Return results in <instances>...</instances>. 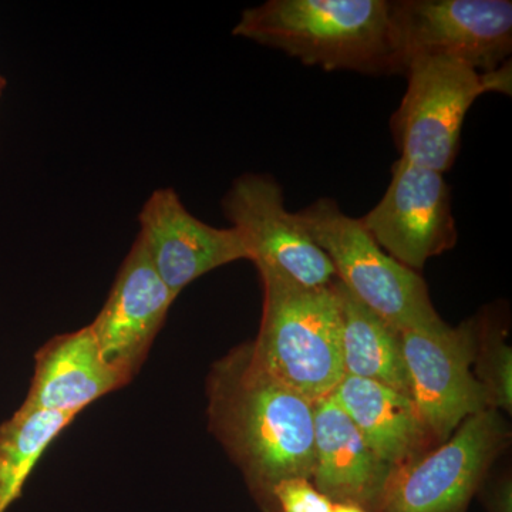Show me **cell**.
<instances>
[{
  "instance_id": "obj_2",
  "label": "cell",
  "mask_w": 512,
  "mask_h": 512,
  "mask_svg": "<svg viewBox=\"0 0 512 512\" xmlns=\"http://www.w3.org/2000/svg\"><path fill=\"white\" fill-rule=\"evenodd\" d=\"M232 35L326 72L397 74L387 0H268L245 9Z\"/></svg>"
},
{
  "instance_id": "obj_4",
  "label": "cell",
  "mask_w": 512,
  "mask_h": 512,
  "mask_svg": "<svg viewBox=\"0 0 512 512\" xmlns=\"http://www.w3.org/2000/svg\"><path fill=\"white\" fill-rule=\"evenodd\" d=\"M293 214L328 256L340 284L380 318L399 330L444 325L424 279L384 252L362 221L346 215L338 202L319 198Z\"/></svg>"
},
{
  "instance_id": "obj_3",
  "label": "cell",
  "mask_w": 512,
  "mask_h": 512,
  "mask_svg": "<svg viewBox=\"0 0 512 512\" xmlns=\"http://www.w3.org/2000/svg\"><path fill=\"white\" fill-rule=\"evenodd\" d=\"M261 326L252 355L265 372L311 402L330 396L345 377L342 308L335 281L306 288L261 274Z\"/></svg>"
},
{
  "instance_id": "obj_12",
  "label": "cell",
  "mask_w": 512,
  "mask_h": 512,
  "mask_svg": "<svg viewBox=\"0 0 512 512\" xmlns=\"http://www.w3.org/2000/svg\"><path fill=\"white\" fill-rule=\"evenodd\" d=\"M175 299L136 239L103 308L89 325L104 362L127 384L146 363Z\"/></svg>"
},
{
  "instance_id": "obj_13",
  "label": "cell",
  "mask_w": 512,
  "mask_h": 512,
  "mask_svg": "<svg viewBox=\"0 0 512 512\" xmlns=\"http://www.w3.org/2000/svg\"><path fill=\"white\" fill-rule=\"evenodd\" d=\"M97 346L90 326L47 340L35 355V373L20 412L72 413L126 387Z\"/></svg>"
},
{
  "instance_id": "obj_9",
  "label": "cell",
  "mask_w": 512,
  "mask_h": 512,
  "mask_svg": "<svg viewBox=\"0 0 512 512\" xmlns=\"http://www.w3.org/2000/svg\"><path fill=\"white\" fill-rule=\"evenodd\" d=\"M222 211L244 239L259 275L279 276L306 288L335 281L328 256L286 210L284 190L271 175L235 178L222 200Z\"/></svg>"
},
{
  "instance_id": "obj_8",
  "label": "cell",
  "mask_w": 512,
  "mask_h": 512,
  "mask_svg": "<svg viewBox=\"0 0 512 512\" xmlns=\"http://www.w3.org/2000/svg\"><path fill=\"white\" fill-rule=\"evenodd\" d=\"M409 394L424 429L433 441H444L468 417L487 410L473 375L477 320L457 328L400 330Z\"/></svg>"
},
{
  "instance_id": "obj_15",
  "label": "cell",
  "mask_w": 512,
  "mask_h": 512,
  "mask_svg": "<svg viewBox=\"0 0 512 512\" xmlns=\"http://www.w3.org/2000/svg\"><path fill=\"white\" fill-rule=\"evenodd\" d=\"M367 446L396 468L423 456L433 440L410 396L372 380L346 376L332 393Z\"/></svg>"
},
{
  "instance_id": "obj_18",
  "label": "cell",
  "mask_w": 512,
  "mask_h": 512,
  "mask_svg": "<svg viewBox=\"0 0 512 512\" xmlns=\"http://www.w3.org/2000/svg\"><path fill=\"white\" fill-rule=\"evenodd\" d=\"M473 375L485 397L487 409L511 414L512 350L505 333L493 323L477 322Z\"/></svg>"
},
{
  "instance_id": "obj_1",
  "label": "cell",
  "mask_w": 512,
  "mask_h": 512,
  "mask_svg": "<svg viewBox=\"0 0 512 512\" xmlns=\"http://www.w3.org/2000/svg\"><path fill=\"white\" fill-rule=\"evenodd\" d=\"M208 429L241 470L261 512L288 478L311 480L315 403L256 363L251 342L212 363L207 377Z\"/></svg>"
},
{
  "instance_id": "obj_22",
  "label": "cell",
  "mask_w": 512,
  "mask_h": 512,
  "mask_svg": "<svg viewBox=\"0 0 512 512\" xmlns=\"http://www.w3.org/2000/svg\"><path fill=\"white\" fill-rule=\"evenodd\" d=\"M6 87V79L5 77L0 74V97H2L3 90H5Z\"/></svg>"
},
{
  "instance_id": "obj_11",
  "label": "cell",
  "mask_w": 512,
  "mask_h": 512,
  "mask_svg": "<svg viewBox=\"0 0 512 512\" xmlns=\"http://www.w3.org/2000/svg\"><path fill=\"white\" fill-rule=\"evenodd\" d=\"M137 239L161 281L175 296L211 271L247 259V245L234 227L198 220L173 188H158L138 214Z\"/></svg>"
},
{
  "instance_id": "obj_17",
  "label": "cell",
  "mask_w": 512,
  "mask_h": 512,
  "mask_svg": "<svg viewBox=\"0 0 512 512\" xmlns=\"http://www.w3.org/2000/svg\"><path fill=\"white\" fill-rule=\"evenodd\" d=\"M76 419L72 413L16 410L0 426V512L22 497L40 458Z\"/></svg>"
},
{
  "instance_id": "obj_7",
  "label": "cell",
  "mask_w": 512,
  "mask_h": 512,
  "mask_svg": "<svg viewBox=\"0 0 512 512\" xmlns=\"http://www.w3.org/2000/svg\"><path fill=\"white\" fill-rule=\"evenodd\" d=\"M508 440L495 410L468 417L436 450L393 468L375 512H467Z\"/></svg>"
},
{
  "instance_id": "obj_14",
  "label": "cell",
  "mask_w": 512,
  "mask_h": 512,
  "mask_svg": "<svg viewBox=\"0 0 512 512\" xmlns=\"http://www.w3.org/2000/svg\"><path fill=\"white\" fill-rule=\"evenodd\" d=\"M393 467L380 460L335 397L315 402V461L311 481L332 503L375 512Z\"/></svg>"
},
{
  "instance_id": "obj_21",
  "label": "cell",
  "mask_w": 512,
  "mask_h": 512,
  "mask_svg": "<svg viewBox=\"0 0 512 512\" xmlns=\"http://www.w3.org/2000/svg\"><path fill=\"white\" fill-rule=\"evenodd\" d=\"M332 512H367L363 508L357 507L355 504H333Z\"/></svg>"
},
{
  "instance_id": "obj_19",
  "label": "cell",
  "mask_w": 512,
  "mask_h": 512,
  "mask_svg": "<svg viewBox=\"0 0 512 512\" xmlns=\"http://www.w3.org/2000/svg\"><path fill=\"white\" fill-rule=\"evenodd\" d=\"M333 504L309 478L295 477L275 485L269 512H332Z\"/></svg>"
},
{
  "instance_id": "obj_10",
  "label": "cell",
  "mask_w": 512,
  "mask_h": 512,
  "mask_svg": "<svg viewBox=\"0 0 512 512\" xmlns=\"http://www.w3.org/2000/svg\"><path fill=\"white\" fill-rule=\"evenodd\" d=\"M360 221L384 252L416 272L454 248L458 237L443 174L404 158L392 165L382 200Z\"/></svg>"
},
{
  "instance_id": "obj_20",
  "label": "cell",
  "mask_w": 512,
  "mask_h": 512,
  "mask_svg": "<svg viewBox=\"0 0 512 512\" xmlns=\"http://www.w3.org/2000/svg\"><path fill=\"white\" fill-rule=\"evenodd\" d=\"M478 493L481 495V503L484 504L487 512H512V481L510 474L498 477L490 484H485V487L481 485Z\"/></svg>"
},
{
  "instance_id": "obj_6",
  "label": "cell",
  "mask_w": 512,
  "mask_h": 512,
  "mask_svg": "<svg viewBox=\"0 0 512 512\" xmlns=\"http://www.w3.org/2000/svg\"><path fill=\"white\" fill-rule=\"evenodd\" d=\"M394 64L403 74L419 57H447L490 73L510 62V0L390 2Z\"/></svg>"
},
{
  "instance_id": "obj_5",
  "label": "cell",
  "mask_w": 512,
  "mask_h": 512,
  "mask_svg": "<svg viewBox=\"0 0 512 512\" xmlns=\"http://www.w3.org/2000/svg\"><path fill=\"white\" fill-rule=\"evenodd\" d=\"M403 76L407 90L390 121L394 143L400 158L440 174L456 161L464 119L478 97L511 94V62L480 73L447 57H419Z\"/></svg>"
},
{
  "instance_id": "obj_16",
  "label": "cell",
  "mask_w": 512,
  "mask_h": 512,
  "mask_svg": "<svg viewBox=\"0 0 512 512\" xmlns=\"http://www.w3.org/2000/svg\"><path fill=\"white\" fill-rule=\"evenodd\" d=\"M342 308V360L346 376L372 380L410 396L400 330L335 281Z\"/></svg>"
}]
</instances>
